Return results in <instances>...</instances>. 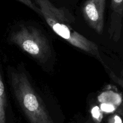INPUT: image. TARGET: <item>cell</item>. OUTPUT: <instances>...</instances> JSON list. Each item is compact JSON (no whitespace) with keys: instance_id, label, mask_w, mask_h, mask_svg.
<instances>
[{"instance_id":"6da1fadb","label":"cell","mask_w":123,"mask_h":123,"mask_svg":"<svg viewBox=\"0 0 123 123\" xmlns=\"http://www.w3.org/2000/svg\"><path fill=\"white\" fill-rule=\"evenodd\" d=\"M40 10L41 15L53 31L67 42L97 58L103 63L98 46L74 29V19L64 7H56L49 0H34Z\"/></svg>"},{"instance_id":"7a4b0ae2","label":"cell","mask_w":123,"mask_h":123,"mask_svg":"<svg viewBox=\"0 0 123 123\" xmlns=\"http://www.w3.org/2000/svg\"><path fill=\"white\" fill-rule=\"evenodd\" d=\"M10 82L17 101L30 123H54L43 100L31 85L26 75L12 69Z\"/></svg>"},{"instance_id":"3957f363","label":"cell","mask_w":123,"mask_h":123,"mask_svg":"<svg viewBox=\"0 0 123 123\" xmlns=\"http://www.w3.org/2000/svg\"><path fill=\"white\" fill-rule=\"evenodd\" d=\"M10 41L34 59L44 62L51 53L49 41L38 29L21 26L12 33Z\"/></svg>"},{"instance_id":"277c9868","label":"cell","mask_w":123,"mask_h":123,"mask_svg":"<svg viewBox=\"0 0 123 123\" xmlns=\"http://www.w3.org/2000/svg\"><path fill=\"white\" fill-rule=\"evenodd\" d=\"M106 0H86L84 4L82 13L89 26L101 34L104 28Z\"/></svg>"},{"instance_id":"5b68a950","label":"cell","mask_w":123,"mask_h":123,"mask_svg":"<svg viewBox=\"0 0 123 123\" xmlns=\"http://www.w3.org/2000/svg\"><path fill=\"white\" fill-rule=\"evenodd\" d=\"M111 8L112 12L111 28H112L118 20L123 17V0H111Z\"/></svg>"},{"instance_id":"8992f818","label":"cell","mask_w":123,"mask_h":123,"mask_svg":"<svg viewBox=\"0 0 123 123\" xmlns=\"http://www.w3.org/2000/svg\"><path fill=\"white\" fill-rule=\"evenodd\" d=\"M6 96L5 87L0 73V123H6Z\"/></svg>"},{"instance_id":"52a82bcc","label":"cell","mask_w":123,"mask_h":123,"mask_svg":"<svg viewBox=\"0 0 123 123\" xmlns=\"http://www.w3.org/2000/svg\"><path fill=\"white\" fill-rule=\"evenodd\" d=\"M18 1H19L21 3L24 4L25 6H26L27 7H28L29 8H30L31 9H32V10H34V12H36V13H38V14H41L40 10L38 8V6H36L33 2H32L31 0H17Z\"/></svg>"},{"instance_id":"ba28073f","label":"cell","mask_w":123,"mask_h":123,"mask_svg":"<svg viewBox=\"0 0 123 123\" xmlns=\"http://www.w3.org/2000/svg\"><path fill=\"white\" fill-rule=\"evenodd\" d=\"M109 123H123L122 120L118 115H114L109 119Z\"/></svg>"}]
</instances>
